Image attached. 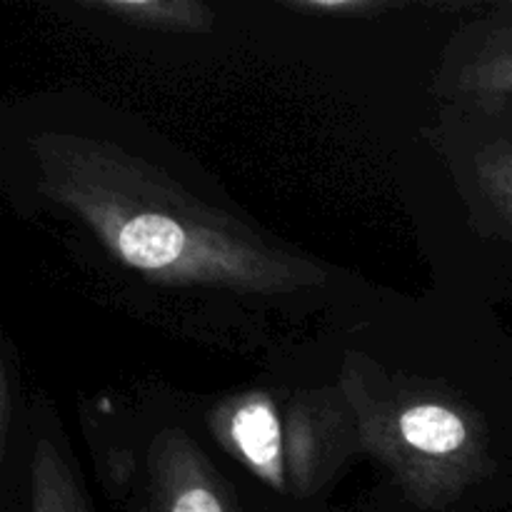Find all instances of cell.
<instances>
[{"instance_id": "3957f363", "label": "cell", "mask_w": 512, "mask_h": 512, "mask_svg": "<svg viewBox=\"0 0 512 512\" xmlns=\"http://www.w3.org/2000/svg\"><path fill=\"white\" fill-rule=\"evenodd\" d=\"M213 438L275 493L310 498L353 448L358 423L340 388L273 393L243 390L208 415Z\"/></svg>"}, {"instance_id": "ba28073f", "label": "cell", "mask_w": 512, "mask_h": 512, "mask_svg": "<svg viewBox=\"0 0 512 512\" xmlns=\"http://www.w3.org/2000/svg\"><path fill=\"white\" fill-rule=\"evenodd\" d=\"M475 185L503 238L512 240V138L483 148L475 158Z\"/></svg>"}, {"instance_id": "277c9868", "label": "cell", "mask_w": 512, "mask_h": 512, "mask_svg": "<svg viewBox=\"0 0 512 512\" xmlns=\"http://www.w3.org/2000/svg\"><path fill=\"white\" fill-rule=\"evenodd\" d=\"M133 512H243L238 495L183 428L150 440Z\"/></svg>"}, {"instance_id": "9c48e42d", "label": "cell", "mask_w": 512, "mask_h": 512, "mask_svg": "<svg viewBox=\"0 0 512 512\" xmlns=\"http://www.w3.org/2000/svg\"><path fill=\"white\" fill-rule=\"evenodd\" d=\"M285 8L305 15H328V18H373L385 10L398 8V3L385 0H285Z\"/></svg>"}, {"instance_id": "8992f818", "label": "cell", "mask_w": 512, "mask_h": 512, "mask_svg": "<svg viewBox=\"0 0 512 512\" xmlns=\"http://www.w3.org/2000/svg\"><path fill=\"white\" fill-rule=\"evenodd\" d=\"M28 512H93L63 445L38 435L30 453Z\"/></svg>"}, {"instance_id": "52a82bcc", "label": "cell", "mask_w": 512, "mask_h": 512, "mask_svg": "<svg viewBox=\"0 0 512 512\" xmlns=\"http://www.w3.org/2000/svg\"><path fill=\"white\" fill-rule=\"evenodd\" d=\"M85 8L135 28L170 33H208L215 25L213 8L198 0H98L85 3Z\"/></svg>"}, {"instance_id": "6da1fadb", "label": "cell", "mask_w": 512, "mask_h": 512, "mask_svg": "<svg viewBox=\"0 0 512 512\" xmlns=\"http://www.w3.org/2000/svg\"><path fill=\"white\" fill-rule=\"evenodd\" d=\"M30 153L40 198L143 283L280 300L328 280L313 258L198 198L123 145L45 130L30 140Z\"/></svg>"}, {"instance_id": "7a4b0ae2", "label": "cell", "mask_w": 512, "mask_h": 512, "mask_svg": "<svg viewBox=\"0 0 512 512\" xmlns=\"http://www.w3.org/2000/svg\"><path fill=\"white\" fill-rule=\"evenodd\" d=\"M360 445L423 508L458 500L493 473L483 418L440 385L393 378L350 355L340 375Z\"/></svg>"}, {"instance_id": "5b68a950", "label": "cell", "mask_w": 512, "mask_h": 512, "mask_svg": "<svg viewBox=\"0 0 512 512\" xmlns=\"http://www.w3.org/2000/svg\"><path fill=\"white\" fill-rule=\"evenodd\" d=\"M453 85L483 103L512 100V3L500 5L470 30Z\"/></svg>"}]
</instances>
